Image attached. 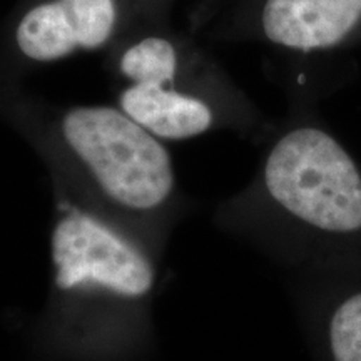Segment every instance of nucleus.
Masks as SVG:
<instances>
[{
  "instance_id": "1",
  "label": "nucleus",
  "mask_w": 361,
  "mask_h": 361,
  "mask_svg": "<svg viewBox=\"0 0 361 361\" xmlns=\"http://www.w3.org/2000/svg\"><path fill=\"white\" fill-rule=\"evenodd\" d=\"M47 346L64 361H124L151 331L156 252L124 229L67 209L51 236Z\"/></svg>"
},
{
  "instance_id": "2",
  "label": "nucleus",
  "mask_w": 361,
  "mask_h": 361,
  "mask_svg": "<svg viewBox=\"0 0 361 361\" xmlns=\"http://www.w3.org/2000/svg\"><path fill=\"white\" fill-rule=\"evenodd\" d=\"M66 147L102 197L129 214H152L174 189L173 162L156 135L112 107H78L61 126Z\"/></svg>"
},
{
  "instance_id": "3",
  "label": "nucleus",
  "mask_w": 361,
  "mask_h": 361,
  "mask_svg": "<svg viewBox=\"0 0 361 361\" xmlns=\"http://www.w3.org/2000/svg\"><path fill=\"white\" fill-rule=\"evenodd\" d=\"M269 196L314 228L351 233L361 228V176L335 139L296 129L273 147L264 166Z\"/></svg>"
},
{
  "instance_id": "4",
  "label": "nucleus",
  "mask_w": 361,
  "mask_h": 361,
  "mask_svg": "<svg viewBox=\"0 0 361 361\" xmlns=\"http://www.w3.org/2000/svg\"><path fill=\"white\" fill-rule=\"evenodd\" d=\"M176 66V51L166 39L149 37L128 49L121 72L133 85L121 96V111L156 137L183 141L209 129L213 114L200 99L162 87L174 79Z\"/></svg>"
},
{
  "instance_id": "5",
  "label": "nucleus",
  "mask_w": 361,
  "mask_h": 361,
  "mask_svg": "<svg viewBox=\"0 0 361 361\" xmlns=\"http://www.w3.org/2000/svg\"><path fill=\"white\" fill-rule=\"evenodd\" d=\"M114 25V0H54L25 13L17 27V45L34 61H59L78 49L101 47Z\"/></svg>"
},
{
  "instance_id": "6",
  "label": "nucleus",
  "mask_w": 361,
  "mask_h": 361,
  "mask_svg": "<svg viewBox=\"0 0 361 361\" xmlns=\"http://www.w3.org/2000/svg\"><path fill=\"white\" fill-rule=\"evenodd\" d=\"M361 19V0H266L263 29L284 47L324 49L348 35Z\"/></svg>"
},
{
  "instance_id": "7",
  "label": "nucleus",
  "mask_w": 361,
  "mask_h": 361,
  "mask_svg": "<svg viewBox=\"0 0 361 361\" xmlns=\"http://www.w3.org/2000/svg\"><path fill=\"white\" fill-rule=\"evenodd\" d=\"M335 361H361V293L346 300L329 323Z\"/></svg>"
}]
</instances>
